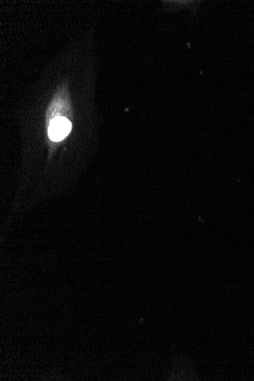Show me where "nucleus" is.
<instances>
[{
    "mask_svg": "<svg viewBox=\"0 0 254 381\" xmlns=\"http://www.w3.org/2000/svg\"><path fill=\"white\" fill-rule=\"evenodd\" d=\"M72 124L66 118L57 117L53 119L49 127V137L53 141L59 142L67 137Z\"/></svg>",
    "mask_w": 254,
    "mask_h": 381,
    "instance_id": "nucleus-1",
    "label": "nucleus"
}]
</instances>
